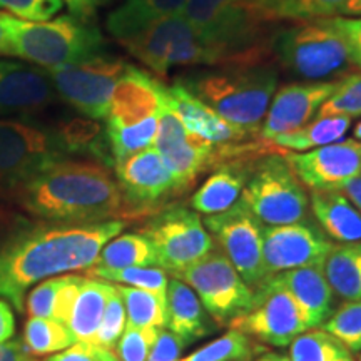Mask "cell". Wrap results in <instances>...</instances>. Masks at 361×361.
Wrapping results in <instances>:
<instances>
[{
	"instance_id": "52",
	"label": "cell",
	"mask_w": 361,
	"mask_h": 361,
	"mask_svg": "<svg viewBox=\"0 0 361 361\" xmlns=\"http://www.w3.org/2000/svg\"><path fill=\"white\" fill-rule=\"evenodd\" d=\"M341 192L345 194V196L348 197V200L353 202L356 207H358L360 213H361V174L358 176V178L348 180V183L343 186Z\"/></svg>"
},
{
	"instance_id": "25",
	"label": "cell",
	"mask_w": 361,
	"mask_h": 361,
	"mask_svg": "<svg viewBox=\"0 0 361 361\" xmlns=\"http://www.w3.org/2000/svg\"><path fill=\"white\" fill-rule=\"evenodd\" d=\"M59 149L64 154H90L111 164V147L107 142L106 126L101 121L85 116L66 117L49 126Z\"/></svg>"
},
{
	"instance_id": "44",
	"label": "cell",
	"mask_w": 361,
	"mask_h": 361,
	"mask_svg": "<svg viewBox=\"0 0 361 361\" xmlns=\"http://www.w3.org/2000/svg\"><path fill=\"white\" fill-rule=\"evenodd\" d=\"M161 328H134L126 324L124 333L116 345L119 361H147Z\"/></svg>"
},
{
	"instance_id": "10",
	"label": "cell",
	"mask_w": 361,
	"mask_h": 361,
	"mask_svg": "<svg viewBox=\"0 0 361 361\" xmlns=\"http://www.w3.org/2000/svg\"><path fill=\"white\" fill-rule=\"evenodd\" d=\"M241 201L268 226L300 223L308 213V196L300 179L279 156H269L259 162L243 189Z\"/></svg>"
},
{
	"instance_id": "5",
	"label": "cell",
	"mask_w": 361,
	"mask_h": 361,
	"mask_svg": "<svg viewBox=\"0 0 361 361\" xmlns=\"http://www.w3.org/2000/svg\"><path fill=\"white\" fill-rule=\"evenodd\" d=\"M183 17L206 40L229 57V64L269 56L264 44L266 25L255 0H188Z\"/></svg>"
},
{
	"instance_id": "26",
	"label": "cell",
	"mask_w": 361,
	"mask_h": 361,
	"mask_svg": "<svg viewBox=\"0 0 361 361\" xmlns=\"http://www.w3.org/2000/svg\"><path fill=\"white\" fill-rule=\"evenodd\" d=\"M311 207L322 228L336 241H361V213L341 191H313Z\"/></svg>"
},
{
	"instance_id": "24",
	"label": "cell",
	"mask_w": 361,
	"mask_h": 361,
	"mask_svg": "<svg viewBox=\"0 0 361 361\" xmlns=\"http://www.w3.org/2000/svg\"><path fill=\"white\" fill-rule=\"evenodd\" d=\"M188 0H123L106 19L112 37L123 40L168 17L179 16Z\"/></svg>"
},
{
	"instance_id": "38",
	"label": "cell",
	"mask_w": 361,
	"mask_h": 361,
	"mask_svg": "<svg viewBox=\"0 0 361 361\" xmlns=\"http://www.w3.org/2000/svg\"><path fill=\"white\" fill-rule=\"evenodd\" d=\"M156 133L157 116L149 117V119L139 124L126 126V128L106 126L107 142H109L114 164L126 159V157L135 154V152L151 147L154 144Z\"/></svg>"
},
{
	"instance_id": "23",
	"label": "cell",
	"mask_w": 361,
	"mask_h": 361,
	"mask_svg": "<svg viewBox=\"0 0 361 361\" xmlns=\"http://www.w3.org/2000/svg\"><path fill=\"white\" fill-rule=\"evenodd\" d=\"M164 101L176 112L189 133L200 135L206 141L228 146V142L243 141L247 135L246 130L228 123L206 102L194 96L191 90L184 87L179 80L171 87H166Z\"/></svg>"
},
{
	"instance_id": "57",
	"label": "cell",
	"mask_w": 361,
	"mask_h": 361,
	"mask_svg": "<svg viewBox=\"0 0 361 361\" xmlns=\"http://www.w3.org/2000/svg\"><path fill=\"white\" fill-rule=\"evenodd\" d=\"M355 137H356V141L361 142V121L355 126Z\"/></svg>"
},
{
	"instance_id": "48",
	"label": "cell",
	"mask_w": 361,
	"mask_h": 361,
	"mask_svg": "<svg viewBox=\"0 0 361 361\" xmlns=\"http://www.w3.org/2000/svg\"><path fill=\"white\" fill-rule=\"evenodd\" d=\"M186 346V343L173 331L159 329L154 345L149 351L147 361H179Z\"/></svg>"
},
{
	"instance_id": "58",
	"label": "cell",
	"mask_w": 361,
	"mask_h": 361,
	"mask_svg": "<svg viewBox=\"0 0 361 361\" xmlns=\"http://www.w3.org/2000/svg\"><path fill=\"white\" fill-rule=\"evenodd\" d=\"M360 361H361V358H360Z\"/></svg>"
},
{
	"instance_id": "16",
	"label": "cell",
	"mask_w": 361,
	"mask_h": 361,
	"mask_svg": "<svg viewBox=\"0 0 361 361\" xmlns=\"http://www.w3.org/2000/svg\"><path fill=\"white\" fill-rule=\"evenodd\" d=\"M333 247L322 229L310 223L263 229V263L268 276L303 266H323Z\"/></svg>"
},
{
	"instance_id": "3",
	"label": "cell",
	"mask_w": 361,
	"mask_h": 361,
	"mask_svg": "<svg viewBox=\"0 0 361 361\" xmlns=\"http://www.w3.org/2000/svg\"><path fill=\"white\" fill-rule=\"evenodd\" d=\"M278 67L266 59L218 66L179 82L221 117L247 134L256 133L278 87Z\"/></svg>"
},
{
	"instance_id": "4",
	"label": "cell",
	"mask_w": 361,
	"mask_h": 361,
	"mask_svg": "<svg viewBox=\"0 0 361 361\" xmlns=\"http://www.w3.org/2000/svg\"><path fill=\"white\" fill-rule=\"evenodd\" d=\"M7 57L49 71L106 51V37L92 20L61 16L44 22L20 20L2 13Z\"/></svg>"
},
{
	"instance_id": "35",
	"label": "cell",
	"mask_w": 361,
	"mask_h": 361,
	"mask_svg": "<svg viewBox=\"0 0 361 361\" xmlns=\"http://www.w3.org/2000/svg\"><path fill=\"white\" fill-rule=\"evenodd\" d=\"M74 343V336L64 323L30 316L24 326L22 345H24L27 353L34 358L64 351L71 348Z\"/></svg>"
},
{
	"instance_id": "8",
	"label": "cell",
	"mask_w": 361,
	"mask_h": 361,
	"mask_svg": "<svg viewBox=\"0 0 361 361\" xmlns=\"http://www.w3.org/2000/svg\"><path fill=\"white\" fill-rule=\"evenodd\" d=\"M64 157L47 124L0 117V206L12 209L16 194Z\"/></svg>"
},
{
	"instance_id": "40",
	"label": "cell",
	"mask_w": 361,
	"mask_h": 361,
	"mask_svg": "<svg viewBox=\"0 0 361 361\" xmlns=\"http://www.w3.org/2000/svg\"><path fill=\"white\" fill-rule=\"evenodd\" d=\"M255 346L245 333L231 329L204 348L194 351L179 361H250Z\"/></svg>"
},
{
	"instance_id": "45",
	"label": "cell",
	"mask_w": 361,
	"mask_h": 361,
	"mask_svg": "<svg viewBox=\"0 0 361 361\" xmlns=\"http://www.w3.org/2000/svg\"><path fill=\"white\" fill-rule=\"evenodd\" d=\"M62 0H0V8L20 20L44 22L62 11Z\"/></svg>"
},
{
	"instance_id": "53",
	"label": "cell",
	"mask_w": 361,
	"mask_h": 361,
	"mask_svg": "<svg viewBox=\"0 0 361 361\" xmlns=\"http://www.w3.org/2000/svg\"><path fill=\"white\" fill-rule=\"evenodd\" d=\"M17 221H20V218H17V214L12 209L0 206V231L2 229L4 231H11V229L19 228Z\"/></svg>"
},
{
	"instance_id": "27",
	"label": "cell",
	"mask_w": 361,
	"mask_h": 361,
	"mask_svg": "<svg viewBox=\"0 0 361 361\" xmlns=\"http://www.w3.org/2000/svg\"><path fill=\"white\" fill-rule=\"evenodd\" d=\"M166 326L186 345L206 336V318L202 305L191 286L183 279L173 278L166 295Z\"/></svg>"
},
{
	"instance_id": "9",
	"label": "cell",
	"mask_w": 361,
	"mask_h": 361,
	"mask_svg": "<svg viewBox=\"0 0 361 361\" xmlns=\"http://www.w3.org/2000/svg\"><path fill=\"white\" fill-rule=\"evenodd\" d=\"M128 66L124 57L104 51L74 64L49 69L47 74L62 102L80 116L106 121L112 90Z\"/></svg>"
},
{
	"instance_id": "31",
	"label": "cell",
	"mask_w": 361,
	"mask_h": 361,
	"mask_svg": "<svg viewBox=\"0 0 361 361\" xmlns=\"http://www.w3.org/2000/svg\"><path fill=\"white\" fill-rule=\"evenodd\" d=\"M323 271L335 295L346 301L361 300V241L335 245Z\"/></svg>"
},
{
	"instance_id": "55",
	"label": "cell",
	"mask_w": 361,
	"mask_h": 361,
	"mask_svg": "<svg viewBox=\"0 0 361 361\" xmlns=\"http://www.w3.org/2000/svg\"><path fill=\"white\" fill-rule=\"evenodd\" d=\"M7 56V34L6 25H4V17L0 13V57Z\"/></svg>"
},
{
	"instance_id": "18",
	"label": "cell",
	"mask_w": 361,
	"mask_h": 361,
	"mask_svg": "<svg viewBox=\"0 0 361 361\" xmlns=\"http://www.w3.org/2000/svg\"><path fill=\"white\" fill-rule=\"evenodd\" d=\"M296 178L313 191H341L361 174V142L356 139L328 144L305 154L284 156Z\"/></svg>"
},
{
	"instance_id": "17",
	"label": "cell",
	"mask_w": 361,
	"mask_h": 361,
	"mask_svg": "<svg viewBox=\"0 0 361 361\" xmlns=\"http://www.w3.org/2000/svg\"><path fill=\"white\" fill-rule=\"evenodd\" d=\"M229 324L231 329L252 335L273 346L291 345L298 335L308 329L291 296L266 283L255 293L252 308L234 318Z\"/></svg>"
},
{
	"instance_id": "33",
	"label": "cell",
	"mask_w": 361,
	"mask_h": 361,
	"mask_svg": "<svg viewBox=\"0 0 361 361\" xmlns=\"http://www.w3.org/2000/svg\"><path fill=\"white\" fill-rule=\"evenodd\" d=\"M350 126L351 117L346 116L318 117L314 123H308L291 134L279 135L271 142H274L279 147L291 149V151H306V149L328 146V144L341 141L345 134L348 133Z\"/></svg>"
},
{
	"instance_id": "29",
	"label": "cell",
	"mask_w": 361,
	"mask_h": 361,
	"mask_svg": "<svg viewBox=\"0 0 361 361\" xmlns=\"http://www.w3.org/2000/svg\"><path fill=\"white\" fill-rule=\"evenodd\" d=\"M84 279L78 274L45 279L29 293L27 313L34 318H45L66 324Z\"/></svg>"
},
{
	"instance_id": "51",
	"label": "cell",
	"mask_w": 361,
	"mask_h": 361,
	"mask_svg": "<svg viewBox=\"0 0 361 361\" xmlns=\"http://www.w3.org/2000/svg\"><path fill=\"white\" fill-rule=\"evenodd\" d=\"M13 333H16V318L11 305L6 300H0V343L11 340Z\"/></svg>"
},
{
	"instance_id": "12",
	"label": "cell",
	"mask_w": 361,
	"mask_h": 361,
	"mask_svg": "<svg viewBox=\"0 0 361 361\" xmlns=\"http://www.w3.org/2000/svg\"><path fill=\"white\" fill-rule=\"evenodd\" d=\"M178 278L192 288L201 305L219 324L233 322L255 305V291L243 281L228 256L216 247Z\"/></svg>"
},
{
	"instance_id": "21",
	"label": "cell",
	"mask_w": 361,
	"mask_h": 361,
	"mask_svg": "<svg viewBox=\"0 0 361 361\" xmlns=\"http://www.w3.org/2000/svg\"><path fill=\"white\" fill-rule=\"evenodd\" d=\"M114 166L116 180L126 201L139 209L156 204L169 192L178 191L173 174L166 168L156 147H147L135 152L116 162Z\"/></svg>"
},
{
	"instance_id": "56",
	"label": "cell",
	"mask_w": 361,
	"mask_h": 361,
	"mask_svg": "<svg viewBox=\"0 0 361 361\" xmlns=\"http://www.w3.org/2000/svg\"><path fill=\"white\" fill-rule=\"evenodd\" d=\"M256 361H290V358L284 355H279V353H264L263 356H259Z\"/></svg>"
},
{
	"instance_id": "36",
	"label": "cell",
	"mask_w": 361,
	"mask_h": 361,
	"mask_svg": "<svg viewBox=\"0 0 361 361\" xmlns=\"http://www.w3.org/2000/svg\"><path fill=\"white\" fill-rule=\"evenodd\" d=\"M123 298L128 324L134 328H164L166 300L154 293L133 286H116Z\"/></svg>"
},
{
	"instance_id": "2",
	"label": "cell",
	"mask_w": 361,
	"mask_h": 361,
	"mask_svg": "<svg viewBox=\"0 0 361 361\" xmlns=\"http://www.w3.org/2000/svg\"><path fill=\"white\" fill-rule=\"evenodd\" d=\"M13 207L49 223L90 224L126 216L129 202L106 164L64 157L30 179Z\"/></svg>"
},
{
	"instance_id": "30",
	"label": "cell",
	"mask_w": 361,
	"mask_h": 361,
	"mask_svg": "<svg viewBox=\"0 0 361 361\" xmlns=\"http://www.w3.org/2000/svg\"><path fill=\"white\" fill-rule=\"evenodd\" d=\"M246 186L245 171L226 166L206 179V183L192 196L191 204L196 213L213 216L236 204Z\"/></svg>"
},
{
	"instance_id": "41",
	"label": "cell",
	"mask_w": 361,
	"mask_h": 361,
	"mask_svg": "<svg viewBox=\"0 0 361 361\" xmlns=\"http://www.w3.org/2000/svg\"><path fill=\"white\" fill-rule=\"evenodd\" d=\"M323 331L335 336L350 351H361V300L348 301L323 323Z\"/></svg>"
},
{
	"instance_id": "46",
	"label": "cell",
	"mask_w": 361,
	"mask_h": 361,
	"mask_svg": "<svg viewBox=\"0 0 361 361\" xmlns=\"http://www.w3.org/2000/svg\"><path fill=\"white\" fill-rule=\"evenodd\" d=\"M326 22L340 34L356 69H361V17H331Z\"/></svg>"
},
{
	"instance_id": "20",
	"label": "cell",
	"mask_w": 361,
	"mask_h": 361,
	"mask_svg": "<svg viewBox=\"0 0 361 361\" xmlns=\"http://www.w3.org/2000/svg\"><path fill=\"white\" fill-rule=\"evenodd\" d=\"M164 99L166 85L161 80L129 64L112 90L106 126L126 128L159 116Z\"/></svg>"
},
{
	"instance_id": "32",
	"label": "cell",
	"mask_w": 361,
	"mask_h": 361,
	"mask_svg": "<svg viewBox=\"0 0 361 361\" xmlns=\"http://www.w3.org/2000/svg\"><path fill=\"white\" fill-rule=\"evenodd\" d=\"M157 266L154 247L142 234H123L111 239L99 252L94 268H151Z\"/></svg>"
},
{
	"instance_id": "7",
	"label": "cell",
	"mask_w": 361,
	"mask_h": 361,
	"mask_svg": "<svg viewBox=\"0 0 361 361\" xmlns=\"http://www.w3.org/2000/svg\"><path fill=\"white\" fill-rule=\"evenodd\" d=\"M142 66L159 78L180 66H228L229 57L197 32L183 13L146 27L119 40Z\"/></svg>"
},
{
	"instance_id": "47",
	"label": "cell",
	"mask_w": 361,
	"mask_h": 361,
	"mask_svg": "<svg viewBox=\"0 0 361 361\" xmlns=\"http://www.w3.org/2000/svg\"><path fill=\"white\" fill-rule=\"evenodd\" d=\"M44 361H119L112 350L101 348L94 343H74L71 348L49 356Z\"/></svg>"
},
{
	"instance_id": "6",
	"label": "cell",
	"mask_w": 361,
	"mask_h": 361,
	"mask_svg": "<svg viewBox=\"0 0 361 361\" xmlns=\"http://www.w3.org/2000/svg\"><path fill=\"white\" fill-rule=\"evenodd\" d=\"M269 52L283 71L305 82H331L356 69L340 34L326 19L278 30L269 40Z\"/></svg>"
},
{
	"instance_id": "54",
	"label": "cell",
	"mask_w": 361,
	"mask_h": 361,
	"mask_svg": "<svg viewBox=\"0 0 361 361\" xmlns=\"http://www.w3.org/2000/svg\"><path fill=\"white\" fill-rule=\"evenodd\" d=\"M343 13H350V16H361V0H346Z\"/></svg>"
},
{
	"instance_id": "50",
	"label": "cell",
	"mask_w": 361,
	"mask_h": 361,
	"mask_svg": "<svg viewBox=\"0 0 361 361\" xmlns=\"http://www.w3.org/2000/svg\"><path fill=\"white\" fill-rule=\"evenodd\" d=\"M0 361H37L27 353L20 340L0 343Z\"/></svg>"
},
{
	"instance_id": "14",
	"label": "cell",
	"mask_w": 361,
	"mask_h": 361,
	"mask_svg": "<svg viewBox=\"0 0 361 361\" xmlns=\"http://www.w3.org/2000/svg\"><path fill=\"white\" fill-rule=\"evenodd\" d=\"M154 147L173 174L178 191L191 186L216 157V144L189 133L166 101L157 116Z\"/></svg>"
},
{
	"instance_id": "13",
	"label": "cell",
	"mask_w": 361,
	"mask_h": 361,
	"mask_svg": "<svg viewBox=\"0 0 361 361\" xmlns=\"http://www.w3.org/2000/svg\"><path fill=\"white\" fill-rule=\"evenodd\" d=\"M206 228L246 284H261L268 278L263 263V229L259 219L243 201L219 214L207 216Z\"/></svg>"
},
{
	"instance_id": "1",
	"label": "cell",
	"mask_w": 361,
	"mask_h": 361,
	"mask_svg": "<svg viewBox=\"0 0 361 361\" xmlns=\"http://www.w3.org/2000/svg\"><path fill=\"white\" fill-rule=\"evenodd\" d=\"M126 221L16 228L0 241V298L24 310V296L39 281L87 269Z\"/></svg>"
},
{
	"instance_id": "15",
	"label": "cell",
	"mask_w": 361,
	"mask_h": 361,
	"mask_svg": "<svg viewBox=\"0 0 361 361\" xmlns=\"http://www.w3.org/2000/svg\"><path fill=\"white\" fill-rule=\"evenodd\" d=\"M59 101L47 71L19 59H0V117L37 121Z\"/></svg>"
},
{
	"instance_id": "42",
	"label": "cell",
	"mask_w": 361,
	"mask_h": 361,
	"mask_svg": "<svg viewBox=\"0 0 361 361\" xmlns=\"http://www.w3.org/2000/svg\"><path fill=\"white\" fill-rule=\"evenodd\" d=\"M326 116H361V72L346 75L338 82L335 92L318 111V117Z\"/></svg>"
},
{
	"instance_id": "19",
	"label": "cell",
	"mask_w": 361,
	"mask_h": 361,
	"mask_svg": "<svg viewBox=\"0 0 361 361\" xmlns=\"http://www.w3.org/2000/svg\"><path fill=\"white\" fill-rule=\"evenodd\" d=\"M340 80L331 82H293L283 85L266 112L261 137L273 141L279 135L291 134L311 121L319 107L335 92Z\"/></svg>"
},
{
	"instance_id": "34",
	"label": "cell",
	"mask_w": 361,
	"mask_h": 361,
	"mask_svg": "<svg viewBox=\"0 0 361 361\" xmlns=\"http://www.w3.org/2000/svg\"><path fill=\"white\" fill-rule=\"evenodd\" d=\"M269 22L318 20L343 13L346 0H255Z\"/></svg>"
},
{
	"instance_id": "49",
	"label": "cell",
	"mask_w": 361,
	"mask_h": 361,
	"mask_svg": "<svg viewBox=\"0 0 361 361\" xmlns=\"http://www.w3.org/2000/svg\"><path fill=\"white\" fill-rule=\"evenodd\" d=\"M107 2L109 0H62V4H66L69 8L71 16L82 20H92L99 8L106 6Z\"/></svg>"
},
{
	"instance_id": "37",
	"label": "cell",
	"mask_w": 361,
	"mask_h": 361,
	"mask_svg": "<svg viewBox=\"0 0 361 361\" xmlns=\"http://www.w3.org/2000/svg\"><path fill=\"white\" fill-rule=\"evenodd\" d=\"M290 361H353L335 336L323 329H311L298 335L290 345Z\"/></svg>"
},
{
	"instance_id": "28",
	"label": "cell",
	"mask_w": 361,
	"mask_h": 361,
	"mask_svg": "<svg viewBox=\"0 0 361 361\" xmlns=\"http://www.w3.org/2000/svg\"><path fill=\"white\" fill-rule=\"evenodd\" d=\"M114 290V284L102 281V279H84L66 323L75 343H94L96 340L107 300Z\"/></svg>"
},
{
	"instance_id": "11",
	"label": "cell",
	"mask_w": 361,
	"mask_h": 361,
	"mask_svg": "<svg viewBox=\"0 0 361 361\" xmlns=\"http://www.w3.org/2000/svg\"><path fill=\"white\" fill-rule=\"evenodd\" d=\"M141 234L154 247L157 266L176 278L214 250L200 214L186 207L162 211L144 226Z\"/></svg>"
},
{
	"instance_id": "43",
	"label": "cell",
	"mask_w": 361,
	"mask_h": 361,
	"mask_svg": "<svg viewBox=\"0 0 361 361\" xmlns=\"http://www.w3.org/2000/svg\"><path fill=\"white\" fill-rule=\"evenodd\" d=\"M126 324H128L126 306H124L123 298H121L119 291H117L116 288L114 293L109 296V300H107L101 326L97 329L94 345L101 346V348H106V350L116 348L117 341H119L121 335L124 333Z\"/></svg>"
},
{
	"instance_id": "22",
	"label": "cell",
	"mask_w": 361,
	"mask_h": 361,
	"mask_svg": "<svg viewBox=\"0 0 361 361\" xmlns=\"http://www.w3.org/2000/svg\"><path fill=\"white\" fill-rule=\"evenodd\" d=\"M263 283L283 290L291 296L306 328L319 326L333 314L335 293L324 276L323 266H303V268L281 271L268 276Z\"/></svg>"
},
{
	"instance_id": "39",
	"label": "cell",
	"mask_w": 361,
	"mask_h": 361,
	"mask_svg": "<svg viewBox=\"0 0 361 361\" xmlns=\"http://www.w3.org/2000/svg\"><path fill=\"white\" fill-rule=\"evenodd\" d=\"M87 278L102 279V281H112L119 284H129L139 290H146L154 293V295L164 298L168 295V274L164 269L159 268H94L90 266L85 271Z\"/></svg>"
}]
</instances>
